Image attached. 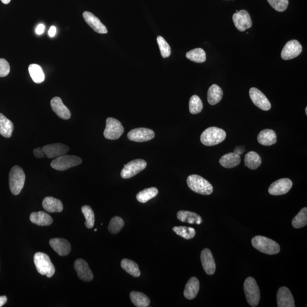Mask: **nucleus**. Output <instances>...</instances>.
I'll use <instances>...</instances> for the list:
<instances>
[{
	"label": "nucleus",
	"instance_id": "nucleus-34",
	"mask_svg": "<svg viewBox=\"0 0 307 307\" xmlns=\"http://www.w3.org/2000/svg\"><path fill=\"white\" fill-rule=\"evenodd\" d=\"M29 72L31 79L35 83L40 84L44 82V74L39 65H30L29 67Z\"/></svg>",
	"mask_w": 307,
	"mask_h": 307
},
{
	"label": "nucleus",
	"instance_id": "nucleus-40",
	"mask_svg": "<svg viewBox=\"0 0 307 307\" xmlns=\"http://www.w3.org/2000/svg\"><path fill=\"white\" fill-rule=\"evenodd\" d=\"M203 102H202L199 97L197 95H194L191 97L189 102V110L191 114L199 113L203 110Z\"/></svg>",
	"mask_w": 307,
	"mask_h": 307
},
{
	"label": "nucleus",
	"instance_id": "nucleus-41",
	"mask_svg": "<svg viewBox=\"0 0 307 307\" xmlns=\"http://www.w3.org/2000/svg\"><path fill=\"white\" fill-rule=\"evenodd\" d=\"M156 40L162 57L164 58L169 57L171 53H172V50H171L169 44L167 43L166 41L161 36L157 37Z\"/></svg>",
	"mask_w": 307,
	"mask_h": 307
},
{
	"label": "nucleus",
	"instance_id": "nucleus-6",
	"mask_svg": "<svg viewBox=\"0 0 307 307\" xmlns=\"http://www.w3.org/2000/svg\"><path fill=\"white\" fill-rule=\"evenodd\" d=\"M243 288L249 305L253 307H257L260 302V291L255 279L250 277L246 278Z\"/></svg>",
	"mask_w": 307,
	"mask_h": 307
},
{
	"label": "nucleus",
	"instance_id": "nucleus-31",
	"mask_svg": "<svg viewBox=\"0 0 307 307\" xmlns=\"http://www.w3.org/2000/svg\"><path fill=\"white\" fill-rule=\"evenodd\" d=\"M121 266L123 270L127 273L132 275V277L138 278L140 277L141 271L139 270L138 264L128 259H123L121 261Z\"/></svg>",
	"mask_w": 307,
	"mask_h": 307
},
{
	"label": "nucleus",
	"instance_id": "nucleus-9",
	"mask_svg": "<svg viewBox=\"0 0 307 307\" xmlns=\"http://www.w3.org/2000/svg\"><path fill=\"white\" fill-rule=\"evenodd\" d=\"M147 166V163L144 159H137L125 165L121 172L122 178L129 179L133 177L144 170Z\"/></svg>",
	"mask_w": 307,
	"mask_h": 307
},
{
	"label": "nucleus",
	"instance_id": "nucleus-5",
	"mask_svg": "<svg viewBox=\"0 0 307 307\" xmlns=\"http://www.w3.org/2000/svg\"><path fill=\"white\" fill-rule=\"evenodd\" d=\"M34 262L38 273L46 275L48 278L53 276L55 268L47 254L41 252L36 253L34 256Z\"/></svg>",
	"mask_w": 307,
	"mask_h": 307
},
{
	"label": "nucleus",
	"instance_id": "nucleus-2",
	"mask_svg": "<svg viewBox=\"0 0 307 307\" xmlns=\"http://www.w3.org/2000/svg\"><path fill=\"white\" fill-rule=\"evenodd\" d=\"M226 137V133L224 130L213 127L205 129L201 135L200 141L205 146H212L220 144Z\"/></svg>",
	"mask_w": 307,
	"mask_h": 307
},
{
	"label": "nucleus",
	"instance_id": "nucleus-33",
	"mask_svg": "<svg viewBox=\"0 0 307 307\" xmlns=\"http://www.w3.org/2000/svg\"><path fill=\"white\" fill-rule=\"evenodd\" d=\"M158 194V190L155 187L146 188L137 195L136 198L141 203H146L152 198L155 197Z\"/></svg>",
	"mask_w": 307,
	"mask_h": 307
},
{
	"label": "nucleus",
	"instance_id": "nucleus-15",
	"mask_svg": "<svg viewBox=\"0 0 307 307\" xmlns=\"http://www.w3.org/2000/svg\"><path fill=\"white\" fill-rule=\"evenodd\" d=\"M74 267L80 280L87 282L92 281V272L86 261L83 259L76 260L74 263Z\"/></svg>",
	"mask_w": 307,
	"mask_h": 307
},
{
	"label": "nucleus",
	"instance_id": "nucleus-27",
	"mask_svg": "<svg viewBox=\"0 0 307 307\" xmlns=\"http://www.w3.org/2000/svg\"><path fill=\"white\" fill-rule=\"evenodd\" d=\"M219 162L225 168L232 169L240 165L241 156L235 153H229L223 155Z\"/></svg>",
	"mask_w": 307,
	"mask_h": 307
},
{
	"label": "nucleus",
	"instance_id": "nucleus-4",
	"mask_svg": "<svg viewBox=\"0 0 307 307\" xmlns=\"http://www.w3.org/2000/svg\"><path fill=\"white\" fill-rule=\"evenodd\" d=\"M187 183L192 191L198 194L211 195L214 190L212 184L199 175H190L187 179Z\"/></svg>",
	"mask_w": 307,
	"mask_h": 307
},
{
	"label": "nucleus",
	"instance_id": "nucleus-29",
	"mask_svg": "<svg viewBox=\"0 0 307 307\" xmlns=\"http://www.w3.org/2000/svg\"><path fill=\"white\" fill-rule=\"evenodd\" d=\"M14 130V125L4 115L0 113V134L5 138L11 137Z\"/></svg>",
	"mask_w": 307,
	"mask_h": 307
},
{
	"label": "nucleus",
	"instance_id": "nucleus-19",
	"mask_svg": "<svg viewBox=\"0 0 307 307\" xmlns=\"http://www.w3.org/2000/svg\"><path fill=\"white\" fill-rule=\"evenodd\" d=\"M51 106L52 110L59 117L64 120H68L71 118V111L63 103L60 97H55L51 100Z\"/></svg>",
	"mask_w": 307,
	"mask_h": 307
},
{
	"label": "nucleus",
	"instance_id": "nucleus-39",
	"mask_svg": "<svg viewBox=\"0 0 307 307\" xmlns=\"http://www.w3.org/2000/svg\"><path fill=\"white\" fill-rule=\"evenodd\" d=\"M125 225L123 219L118 216H115L110 219L108 230L110 233L116 235L119 233Z\"/></svg>",
	"mask_w": 307,
	"mask_h": 307
},
{
	"label": "nucleus",
	"instance_id": "nucleus-28",
	"mask_svg": "<svg viewBox=\"0 0 307 307\" xmlns=\"http://www.w3.org/2000/svg\"><path fill=\"white\" fill-rule=\"evenodd\" d=\"M223 96L222 89L219 86L213 85L208 89V102L212 106H215L221 100Z\"/></svg>",
	"mask_w": 307,
	"mask_h": 307
},
{
	"label": "nucleus",
	"instance_id": "nucleus-42",
	"mask_svg": "<svg viewBox=\"0 0 307 307\" xmlns=\"http://www.w3.org/2000/svg\"><path fill=\"white\" fill-rule=\"evenodd\" d=\"M267 1L278 12H284L288 8V0H267Z\"/></svg>",
	"mask_w": 307,
	"mask_h": 307
},
{
	"label": "nucleus",
	"instance_id": "nucleus-20",
	"mask_svg": "<svg viewBox=\"0 0 307 307\" xmlns=\"http://www.w3.org/2000/svg\"><path fill=\"white\" fill-rule=\"evenodd\" d=\"M200 259L205 273L209 275H214L216 271V263L211 250L208 249L203 250Z\"/></svg>",
	"mask_w": 307,
	"mask_h": 307
},
{
	"label": "nucleus",
	"instance_id": "nucleus-49",
	"mask_svg": "<svg viewBox=\"0 0 307 307\" xmlns=\"http://www.w3.org/2000/svg\"><path fill=\"white\" fill-rule=\"evenodd\" d=\"M306 114H307V108H306Z\"/></svg>",
	"mask_w": 307,
	"mask_h": 307
},
{
	"label": "nucleus",
	"instance_id": "nucleus-30",
	"mask_svg": "<svg viewBox=\"0 0 307 307\" xmlns=\"http://www.w3.org/2000/svg\"><path fill=\"white\" fill-rule=\"evenodd\" d=\"M245 166L250 170H256L262 163L261 156L255 152L247 153L244 158Z\"/></svg>",
	"mask_w": 307,
	"mask_h": 307
},
{
	"label": "nucleus",
	"instance_id": "nucleus-46",
	"mask_svg": "<svg viewBox=\"0 0 307 307\" xmlns=\"http://www.w3.org/2000/svg\"><path fill=\"white\" fill-rule=\"evenodd\" d=\"M56 33H57V29L55 26H51L50 28L49 31H48V36L50 37H54L55 36Z\"/></svg>",
	"mask_w": 307,
	"mask_h": 307
},
{
	"label": "nucleus",
	"instance_id": "nucleus-25",
	"mask_svg": "<svg viewBox=\"0 0 307 307\" xmlns=\"http://www.w3.org/2000/svg\"><path fill=\"white\" fill-rule=\"evenodd\" d=\"M30 219L31 222L38 226L50 225L53 222L51 216L43 211L31 213Z\"/></svg>",
	"mask_w": 307,
	"mask_h": 307
},
{
	"label": "nucleus",
	"instance_id": "nucleus-13",
	"mask_svg": "<svg viewBox=\"0 0 307 307\" xmlns=\"http://www.w3.org/2000/svg\"><path fill=\"white\" fill-rule=\"evenodd\" d=\"M249 96L253 104L260 109L264 111L271 109V105L269 100L260 90L253 87L249 90Z\"/></svg>",
	"mask_w": 307,
	"mask_h": 307
},
{
	"label": "nucleus",
	"instance_id": "nucleus-14",
	"mask_svg": "<svg viewBox=\"0 0 307 307\" xmlns=\"http://www.w3.org/2000/svg\"><path fill=\"white\" fill-rule=\"evenodd\" d=\"M292 187V181L288 178H283L274 181L268 188V193L274 196L287 194Z\"/></svg>",
	"mask_w": 307,
	"mask_h": 307
},
{
	"label": "nucleus",
	"instance_id": "nucleus-17",
	"mask_svg": "<svg viewBox=\"0 0 307 307\" xmlns=\"http://www.w3.org/2000/svg\"><path fill=\"white\" fill-rule=\"evenodd\" d=\"M278 307H295L294 298L289 289L286 287H281L278 289L277 295Z\"/></svg>",
	"mask_w": 307,
	"mask_h": 307
},
{
	"label": "nucleus",
	"instance_id": "nucleus-45",
	"mask_svg": "<svg viewBox=\"0 0 307 307\" xmlns=\"http://www.w3.org/2000/svg\"><path fill=\"white\" fill-rule=\"evenodd\" d=\"M44 25L43 24H40L38 25L36 29V33L38 35H41L44 33Z\"/></svg>",
	"mask_w": 307,
	"mask_h": 307
},
{
	"label": "nucleus",
	"instance_id": "nucleus-22",
	"mask_svg": "<svg viewBox=\"0 0 307 307\" xmlns=\"http://www.w3.org/2000/svg\"><path fill=\"white\" fill-rule=\"evenodd\" d=\"M200 289V282L196 277H192L188 281L184 291V296L188 300L197 297Z\"/></svg>",
	"mask_w": 307,
	"mask_h": 307
},
{
	"label": "nucleus",
	"instance_id": "nucleus-7",
	"mask_svg": "<svg viewBox=\"0 0 307 307\" xmlns=\"http://www.w3.org/2000/svg\"><path fill=\"white\" fill-rule=\"evenodd\" d=\"M82 160L75 155H63L57 157L51 163L52 168L58 171H65L80 165Z\"/></svg>",
	"mask_w": 307,
	"mask_h": 307
},
{
	"label": "nucleus",
	"instance_id": "nucleus-8",
	"mask_svg": "<svg viewBox=\"0 0 307 307\" xmlns=\"http://www.w3.org/2000/svg\"><path fill=\"white\" fill-rule=\"evenodd\" d=\"M124 132V127L119 121L114 118H107L106 128L104 132L105 138L110 140H116L120 138Z\"/></svg>",
	"mask_w": 307,
	"mask_h": 307
},
{
	"label": "nucleus",
	"instance_id": "nucleus-32",
	"mask_svg": "<svg viewBox=\"0 0 307 307\" xmlns=\"http://www.w3.org/2000/svg\"><path fill=\"white\" fill-rule=\"evenodd\" d=\"M130 298L132 302L137 307H147L151 303L148 296L141 292L132 291L130 294Z\"/></svg>",
	"mask_w": 307,
	"mask_h": 307
},
{
	"label": "nucleus",
	"instance_id": "nucleus-36",
	"mask_svg": "<svg viewBox=\"0 0 307 307\" xmlns=\"http://www.w3.org/2000/svg\"><path fill=\"white\" fill-rule=\"evenodd\" d=\"M186 57L191 61L201 64L206 61V53L202 48H197L188 51L186 54Z\"/></svg>",
	"mask_w": 307,
	"mask_h": 307
},
{
	"label": "nucleus",
	"instance_id": "nucleus-1",
	"mask_svg": "<svg viewBox=\"0 0 307 307\" xmlns=\"http://www.w3.org/2000/svg\"><path fill=\"white\" fill-rule=\"evenodd\" d=\"M252 244L254 248L268 255H274L280 252L281 249L279 244L266 237L261 236L254 237L252 240Z\"/></svg>",
	"mask_w": 307,
	"mask_h": 307
},
{
	"label": "nucleus",
	"instance_id": "nucleus-26",
	"mask_svg": "<svg viewBox=\"0 0 307 307\" xmlns=\"http://www.w3.org/2000/svg\"><path fill=\"white\" fill-rule=\"evenodd\" d=\"M43 206L44 210L48 213H59L62 212L64 209L62 201L51 197L44 198Z\"/></svg>",
	"mask_w": 307,
	"mask_h": 307
},
{
	"label": "nucleus",
	"instance_id": "nucleus-16",
	"mask_svg": "<svg viewBox=\"0 0 307 307\" xmlns=\"http://www.w3.org/2000/svg\"><path fill=\"white\" fill-rule=\"evenodd\" d=\"M42 149L48 158L51 159L66 154L69 151V148L67 145L57 143L44 146Z\"/></svg>",
	"mask_w": 307,
	"mask_h": 307
},
{
	"label": "nucleus",
	"instance_id": "nucleus-11",
	"mask_svg": "<svg viewBox=\"0 0 307 307\" xmlns=\"http://www.w3.org/2000/svg\"><path fill=\"white\" fill-rule=\"evenodd\" d=\"M302 46L297 40H291L285 44L281 52V57L288 61L295 58L301 54Z\"/></svg>",
	"mask_w": 307,
	"mask_h": 307
},
{
	"label": "nucleus",
	"instance_id": "nucleus-10",
	"mask_svg": "<svg viewBox=\"0 0 307 307\" xmlns=\"http://www.w3.org/2000/svg\"><path fill=\"white\" fill-rule=\"evenodd\" d=\"M154 137V132L152 129L145 128L132 129L128 134L129 140L137 142L151 141Z\"/></svg>",
	"mask_w": 307,
	"mask_h": 307
},
{
	"label": "nucleus",
	"instance_id": "nucleus-37",
	"mask_svg": "<svg viewBox=\"0 0 307 307\" xmlns=\"http://www.w3.org/2000/svg\"><path fill=\"white\" fill-rule=\"evenodd\" d=\"M173 230L176 235L182 237L186 240H191L193 239L196 235V231L195 229L187 226H175Z\"/></svg>",
	"mask_w": 307,
	"mask_h": 307
},
{
	"label": "nucleus",
	"instance_id": "nucleus-3",
	"mask_svg": "<svg viewBox=\"0 0 307 307\" xmlns=\"http://www.w3.org/2000/svg\"><path fill=\"white\" fill-rule=\"evenodd\" d=\"M26 176L23 170L19 166L12 167L9 173V187L14 195H18L25 184Z\"/></svg>",
	"mask_w": 307,
	"mask_h": 307
},
{
	"label": "nucleus",
	"instance_id": "nucleus-48",
	"mask_svg": "<svg viewBox=\"0 0 307 307\" xmlns=\"http://www.w3.org/2000/svg\"><path fill=\"white\" fill-rule=\"evenodd\" d=\"M1 2L4 4H8V3L10 2V0H1Z\"/></svg>",
	"mask_w": 307,
	"mask_h": 307
},
{
	"label": "nucleus",
	"instance_id": "nucleus-18",
	"mask_svg": "<svg viewBox=\"0 0 307 307\" xmlns=\"http://www.w3.org/2000/svg\"><path fill=\"white\" fill-rule=\"evenodd\" d=\"M50 245L59 256H66L71 252V244L67 240L64 239H52L49 241Z\"/></svg>",
	"mask_w": 307,
	"mask_h": 307
},
{
	"label": "nucleus",
	"instance_id": "nucleus-50",
	"mask_svg": "<svg viewBox=\"0 0 307 307\" xmlns=\"http://www.w3.org/2000/svg\"><path fill=\"white\" fill-rule=\"evenodd\" d=\"M97 229H95V232H96V231H97Z\"/></svg>",
	"mask_w": 307,
	"mask_h": 307
},
{
	"label": "nucleus",
	"instance_id": "nucleus-44",
	"mask_svg": "<svg viewBox=\"0 0 307 307\" xmlns=\"http://www.w3.org/2000/svg\"><path fill=\"white\" fill-rule=\"evenodd\" d=\"M34 155L37 158H43L44 156V152L43 151V149L37 148L35 149L33 151Z\"/></svg>",
	"mask_w": 307,
	"mask_h": 307
},
{
	"label": "nucleus",
	"instance_id": "nucleus-38",
	"mask_svg": "<svg viewBox=\"0 0 307 307\" xmlns=\"http://www.w3.org/2000/svg\"><path fill=\"white\" fill-rule=\"evenodd\" d=\"M82 212L86 219L85 225L87 228L91 229L95 225V214L91 207L88 205H84L82 208Z\"/></svg>",
	"mask_w": 307,
	"mask_h": 307
},
{
	"label": "nucleus",
	"instance_id": "nucleus-12",
	"mask_svg": "<svg viewBox=\"0 0 307 307\" xmlns=\"http://www.w3.org/2000/svg\"><path fill=\"white\" fill-rule=\"evenodd\" d=\"M233 21L237 29L240 31H245L252 26L249 13L245 10H240L234 14Z\"/></svg>",
	"mask_w": 307,
	"mask_h": 307
},
{
	"label": "nucleus",
	"instance_id": "nucleus-43",
	"mask_svg": "<svg viewBox=\"0 0 307 307\" xmlns=\"http://www.w3.org/2000/svg\"><path fill=\"white\" fill-rule=\"evenodd\" d=\"M10 69L9 63L4 59H0V77L3 78L8 75Z\"/></svg>",
	"mask_w": 307,
	"mask_h": 307
},
{
	"label": "nucleus",
	"instance_id": "nucleus-21",
	"mask_svg": "<svg viewBox=\"0 0 307 307\" xmlns=\"http://www.w3.org/2000/svg\"><path fill=\"white\" fill-rule=\"evenodd\" d=\"M83 16L87 23L96 33L99 34H107L108 33L106 26L92 13L86 11L83 13Z\"/></svg>",
	"mask_w": 307,
	"mask_h": 307
},
{
	"label": "nucleus",
	"instance_id": "nucleus-24",
	"mask_svg": "<svg viewBox=\"0 0 307 307\" xmlns=\"http://www.w3.org/2000/svg\"><path fill=\"white\" fill-rule=\"evenodd\" d=\"M177 218L180 221L191 224L200 225L203 222L200 216L190 211H180L177 213Z\"/></svg>",
	"mask_w": 307,
	"mask_h": 307
},
{
	"label": "nucleus",
	"instance_id": "nucleus-23",
	"mask_svg": "<svg viewBox=\"0 0 307 307\" xmlns=\"http://www.w3.org/2000/svg\"><path fill=\"white\" fill-rule=\"evenodd\" d=\"M258 141L262 145L271 146L277 142V134L271 129H264L262 131L257 137Z\"/></svg>",
	"mask_w": 307,
	"mask_h": 307
},
{
	"label": "nucleus",
	"instance_id": "nucleus-35",
	"mask_svg": "<svg viewBox=\"0 0 307 307\" xmlns=\"http://www.w3.org/2000/svg\"><path fill=\"white\" fill-rule=\"evenodd\" d=\"M293 227L299 229L305 227L307 225V208H303L299 214L293 219L292 221Z\"/></svg>",
	"mask_w": 307,
	"mask_h": 307
},
{
	"label": "nucleus",
	"instance_id": "nucleus-47",
	"mask_svg": "<svg viewBox=\"0 0 307 307\" xmlns=\"http://www.w3.org/2000/svg\"><path fill=\"white\" fill-rule=\"evenodd\" d=\"M7 302V298L6 296H0V307H2Z\"/></svg>",
	"mask_w": 307,
	"mask_h": 307
}]
</instances>
